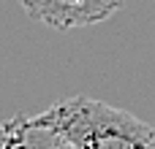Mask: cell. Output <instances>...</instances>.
<instances>
[{"instance_id": "6da1fadb", "label": "cell", "mask_w": 155, "mask_h": 149, "mask_svg": "<svg viewBox=\"0 0 155 149\" xmlns=\"http://www.w3.org/2000/svg\"><path fill=\"white\" fill-rule=\"evenodd\" d=\"M41 117L76 149H155L153 125L90 95L65 98Z\"/></svg>"}, {"instance_id": "7a4b0ae2", "label": "cell", "mask_w": 155, "mask_h": 149, "mask_svg": "<svg viewBox=\"0 0 155 149\" xmlns=\"http://www.w3.org/2000/svg\"><path fill=\"white\" fill-rule=\"evenodd\" d=\"M19 8L54 30H76L106 22L114 16L125 0H16Z\"/></svg>"}, {"instance_id": "3957f363", "label": "cell", "mask_w": 155, "mask_h": 149, "mask_svg": "<svg viewBox=\"0 0 155 149\" xmlns=\"http://www.w3.org/2000/svg\"><path fill=\"white\" fill-rule=\"evenodd\" d=\"M27 141H30V149H76L57 128H52L41 114L30 117V122H27Z\"/></svg>"}, {"instance_id": "277c9868", "label": "cell", "mask_w": 155, "mask_h": 149, "mask_svg": "<svg viewBox=\"0 0 155 149\" xmlns=\"http://www.w3.org/2000/svg\"><path fill=\"white\" fill-rule=\"evenodd\" d=\"M27 114H14L11 119L0 122V149H30L27 141Z\"/></svg>"}]
</instances>
